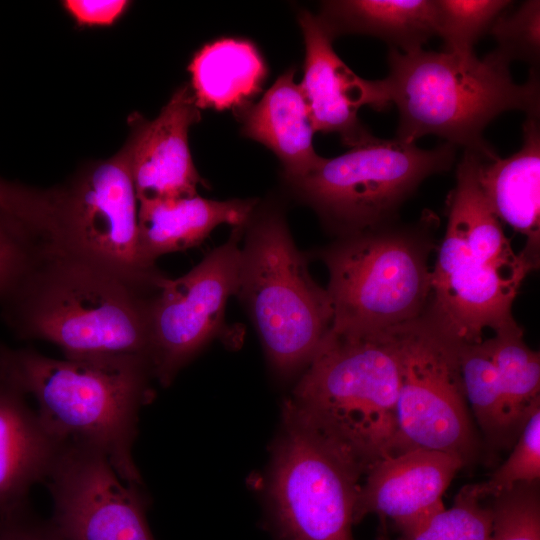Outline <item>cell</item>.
Wrapping results in <instances>:
<instances>
[{
    "label": "cell",
    "instance_id": "6da1fadb",
    "mask_svg": "<svg viewBox=\"0 0 540 540\" xmlns=\"http://www.w3.org/2000/svg\"><path fill=\"white\" fill-rule=\"evenodd\" d=\"M400 374L395 328H329L284 402L362 478L394 454Z\"/></svg>",
    "mask_w": 540,
    "mask_h": 540
},
{
    "label": "cell",
    "instance_id": "7a4b0ae2",
    "mask_svg": "<svg viewBox=\"0 0 540 540\" xmlns=\"http://www.w3.org/2000/svg\"><path fill=\"white\" fill-rule=\"evenodd\" d=\"M147 293L106 267L44 247L2 304L3 316L18 337L49 341L65 358L148 360Z\"/></svg>",
    "mask_w": 540,
    "mask_h": 540
},
{
    "label": "cell",
    "instance_id": "3957f363",
    "mask_svg": "<svg viewBox=\"0 0 540 540\" xmlns=\"http://www.w3.org/2000/svg\"><path fill=\"white\" fill-rule=\"evenodd\" d=\"M0 374L36 399L41 421L59 441L102 451L125 483L142 487L132 448L140 410L153 398L147 358L59 360L1 345Z\"/></svg>",
    "mask_w": 540,
    "mask_h": 540
},
{
    "label": "cell",
    "instance_id": "277c9868",
    "mask_svg": "<svg viewBox=\"0 0 540 540\" xmlns=\"http://www.w3.org/2000/svg\"><path fill=\"white\" fill-rule=\"evenodd\" d=\"M388 75L383 80L390 104L397 107L395 138L415 143L426 135L474 151L496 156L485 141V128L500 114L520 110L540 115L539 70L516 83L510 65L491 52L482 59L423 48L401 52L389 48Z\"/></svg>",
    "mask_w": 540,
    "mask_h": 540
},
{
    "label": "cell",
    "instance_id": "5b68a950",
    "mask_svg": "<svg viewBox=\"0 0 540 540\" xmlns=\"http://www.w3.org/2000/svg\"><path fill=\"white\" fill-rule=\"evenodd\" d=\"M236 295L248 307L274 372L283 379L300 375L328 332L333 310L280 213L266 212L248 226Z\"/></svg>",
    "mask_w": 540,
    "mask_h": 540
},
{
    "label": "cell",
    "instance_id": "8992f818",
    "mask_svg": "<svg viewBox=\"0 0 540 540\" xmlns=\"http://www.w3.org/2000/svg\"><path fill=\"white\" fill-rule=\"evenodd\" d=\"M415 231L384 226L344 236L321 253L330 328L378 332L420 318L431 295L428 249Z\"/></svg>",
    "mask_w": 540,
    "mask_h": 540
},
{
    "label": "cell",
    "instance_id": "52a82bcc",
    "mask_svg": "<svg viewBox=\"0 0 540 540\" xmlns=\"http://www.w3.org/2000/svg\"><path fill=\"white\" fill-rule=\"evenodd\" d=\"M456 152L448 142L422 149L373 136L289 182L346 236L385 226L426 178L452 168Z\"/></svg>",
    "mask_w": 540,
    "mask_h": 540
},
{
    "label": "cell",
    "instance_id": "ba28073f",
    "mask_svg": "<svg viewBox=\"0 0 540 540\" xmlns=\"http://www.w3.org/2000/svg\"><path fill=\"white\" fill-rule=\"evenodd\" d=\"M360 479L284 402L267 496L276 539L355 540Z\"/></svg>",
    "mask_w": 540,
    "mask_h": 540
},
{
    "label": "cell",
    "instance_id": "9c48e42d",
    "mask_svg": "<svg viewBox=\"0 0 540 540\" xmlns=\"http://www.w3.org/2000/svg\"><path fill=\"white\" fill-rule=\"evenodd\" d=\"M395 330L401 374L394 454L421 448L475 463L484 446L465 396L458 343L423 315Z\"/></svg>",
    "mask_w": 540,
    "mask_h": 540
},
{
    "label": "cell",
    "instance_id": "30bf717a",
    "mask_svg": "<svg viewBox=\"0 0 540 540\" xmlns=\"http://www.w3.org/2000/svg\"><path fill=\"white\" fill-rule=\"evenodd\" d=\"M57 250L85 258L154 293L164 276L138 251V200L125 145L58 189Z\"/></svg>",
    "mask_w": 540,
    "mask_h": 540
},
{
    "label": "cell",
    "instance_id": "8fae6325",
    "mask_svg": "<svg viewBox=\"0 0 540 540\" xmlns=\"http://www.w3.org/2000/svg\"><path fill=\"white\" fill-rule=\"evenodd\" d=\"M536 267L522 252L509 256L469 243L447 223L423 316L455 343H479L487 329L495 332L516 323L513 301Z\"/></svg>",
    "mask_w": 540,
    "mask_h": 540
},
{
    "label": "cell",
    "instance_id": "7c38bea8",
    "mask_svg": "<svg viewBox=\"0 0 540 540\" xmlns=\"http://www.w3.org/2000/svg\"><path fill=\"white\" fill-rule=\"evenodd\" d=\"M244 227H236L185 275L164 277L150 296L147 355L153 378L162 386L222 332L226 303L237 292Z\"/></svg>",
    "mask_w": 540,
    "mask_h": 540
},
{
    "label": "cell",
    "instance_id": "4fadbf2b",
    "mask_svg": "<svg viewBox=\"0 0 540 540\" xmlns=\"http://www.w3.org/2000/svg\"><path fill=\"white\" fill-rule=\"evenodd\" d=\"M45 482L49 522L61 540H154L147 497L119 477L102 451L64 443Z\"/></svg>",
    "mask_w": 540,
    "mask_h": 540
},
{
    "label": "cell",
    "instance_id": "5bb4252c",
    "mask_svg": "<svg viewBox=\"0 0 540 540\" xmlns=\"http://www.w3.org/2000/svg\"><path fill=\"white\" fill-rule=\"evenodd\" d=\"M298 21L305 43L304 74L299 84L315 132L337 133L349 146L372 138L360 121L364 106L383 109L390 105L383 80L355 74L333 49V39L317 15L303 10Z\"/></svg>",
    "mask_w": 540,
    "mask_h": 540
},
{
    "label": "cell",
    "instance_id": "9a60e30c",
    "mask_svg": "<svg viewBox=\"0 0 540 540\" xmlns=\"http://www.w3.org/2000/svg\"><path fill=\"white\" fill-rule=\"evenodd\" d=\"M465 467L455 455L412 449L387 456L365 474L357 495L354 522L376 514L401 533L444 509L443 495Z\"/></svg>",
    "mask_w": 540,
    "mask_h": 540
},
{
    "label": "cell",
    "instance_id": "2e32d148",
    "mask_svg": "<svg viewBox=\"0 0 540 540\" xmlns=\"http://www.w3.org/2000/svg\"><path fill=\"white\" fill-rule=\"evenodd\" d=\"M200 118L191 86L184 84L155 119L132 123L126 142L137 200L198 195L202 179L191 157L188 133Z\"/></svg>",
    "mask_w": 540,
    "mask_h": 540
},
{
    "label": "cell",
    "instance_id": "e0dca14e",
    "mask_svg": "<svg viewBox=\"0 0 540 540\" xmlns=\"http://www.w3.org/2000/svg\"><path fill=\"white\" fill-rule=\"evenodd\" d=\"M25 394L0 374V515L28 504L64 445L32 410Z\"/></svg>",
    "mask_w": 540,
    "mask_h": 540
},
{
    "label": "cell",
    "instance_id": "ac0fdd59",
    "mask_svg": "<svg viewBox=\"0 0 540 540\" xmlns=\"http://www.w3.org/2000/svg\"><path fill=\"white\" fill-rule=\"evenodd\" d=\"M256 201H217L199 195L138 200V251L143 264L156 268L158 257L201 244L219 225L244 227Z\"/></svg>",
    "mask_w": 540,
    "mask_h": 540
},
{
    "label": "cell",
    "instance_id": "d6986e66",
    "mask_svg": "<svg viewBox=\"0 0 540 540\" xmlns=\"http://www.w3.org/2000/svg\"><path fill=\"white\" fill-rule=\"evenodd\" d=\"M521 148L506 158L481 157L478 181L499 221L523 234L522 252L538 266L540 244V122L526 116Z\"/></svg>",
    "mask_w": 540,
    "mask_h": 540
},
{
    "label": "cell",
    "instance_id": "ffe728a7",
    "mask_svg": "<svg viewBox=\"0 0 540 540\" xmlns=\"http://www.w3.org/2000/svg\"><path fill=\"white\" fill-rule=\"evenodd\" d=\"M294 75L293 68L284 72L259 102L242 110L243 134L278 157L288 181L308 174L324 159L314 149L308 105Z\"/></svg>",
    "mask_w": 540,
    "mask_h": 540
},
{
    "label": "cell",
    "instance_id": "44dd1931",
    "mask_svg": "<svg viewBox=\"0 0 540 540\" xmlns=\"http://www.w3.org/2000/svg\"><path fill=\"white\" fill-rule=\"evenodd\" d=\"M334 40L345 34L379 38L401 52L422 48L436 36L435 0H335L317 15Z\"/></svg>",
    "mask_w": 540,
    "mask_h": 540
},
{
    "label": "cell",
    "instance_id": "7402d4cb",
    "mask_svg": "<svg viewBox=\"0 0 540 540\" xmlns=\"http://www.w3.org/2000/svg\"><path fill=\"white\" fill-rule=\"evenodd\" d=\"M197 106L245 109L260 91L266 67L250 42L224 38L203 46L188 67Z\"/></svg>",
    "mask_w": 540,
    "mask_h": 540
},
{
    "label": "cell",
    "instance_id": "603a6c76",
    "mask_svg": "<svg viewBox=\"0 0 540 540\" xmlns=\"http://www.w3.org/2000/svg\"><path fill=\"white\" fill-rule=\"evenodd\" d=\"M504 397L507 419L517 438L532 408L540 402V357L523 339L517 323L484 339Z\"/></svg>",
    "mask_w": 540,
    "mask_h": 540
},
{
    "label": "cell",
    "instance_id": "cb8c5ba5",
    "mask_svg": "<svg viewBox=\"0 0 540 540\" xmlns=\"http://www.w3.org/2000/svg\"><path fill=\"white\" fill-rule=\"evenodd\" d=\"M458 360L467 403L484 448L494 452L509 448L517 438L510 429L497 372L484 340L458 344Z\"/></svg>",
    "mask_w": 540,
    "mask_h": 540
},
{
    "label": "cell",
    "instance_id": "d4e9b609",
    "mask_svg": "<svg viewBox=\"0 0 540 540\" xmlns=\"http://www.w3.org/2000/svg\"><path fill=\"white\" fill-rule=\"evenodd\" d=\"M481 501L471 484L465 485L455 496L452 507L399 533L397 540H490L493 512L491 505H483Z\"/></svg>",
    "mask_w": 540,
    "mask_h": 540
},
{
    "label": "cell",
    "instance_id": "484cf974",
    "mask_svg": "<svg viewBox=\"0 0 540 540\" xmlns=\"http://www.w3.org/2000/svg\"><path fill=\"white\" fill-rule=\"evenodd\" d=\"M436 35L446 52L474 55V46L511 5L508 0H435Z\"/></svg>",
    "mask_w": 540,
    "mask_h": 540
},
{
    "label": "cell",
    "instance_id": "4316f807",
    "mask_svg": "<svg viewBox=\"0 0 540 540\" xmlns=\"http://www.w3.org/2000/svg\"><path fill=\"white\" fill-rule=\"evenodd\" d=\"M540 479V402L527 417L513 449L505 462L488 480L471 484L474 494L481 500L494 498L522 483H535Z\"/></svg>",
    "mask_w": 540,
    "mask_h": 540
},
{
    "label": "cell",
    "instance_id": "83f0119b",
    "mask_svg": "<svg viewBox=\"0 0 540 540\" xmlns=\"http://www.w3.org/2000/svg\"><path fill=\"white\" fill-rule=\"evenodd\" d=\"M489 33L496 42L491 51L510 65L519 61L539 70L540 62V1L526 0L512 13L501 14Z\"/></svg>",
    "mask_w": 540,
    "mask_h": 540
},
{
    "label": "cell",
    "instance_id": "f1b7e54d",
    "mask_svg": "<svg viewBox=\"0 0 540 540\" xmlns=\"http://www.w3.org/2000/svg\"><path fill=\"white\" fill-rule=\"evenodd\" d=\"M0 212L21 224L42 242H51L56 237V189L39 190L0 179Z\"/></svg>",
    "mask_w": 540,
    "mask_h": 540
},
{
    "label": "cell",
    "instance_id": "f546056e",
    "mask_svg": "<svg viewBox=\"0 0 540 540\" xmlns=\"http://www.w3.org/2000/svg\"><path fill=\"white\" fill-rule=\"evenodd\" d=\"M490 540H540L539 482L522 483L492 498Z\"/></svg>",
    "mask_w": 540,
    "mask_h": 540
},
{
    "label": "cell",
    "instance_id": "4dcf8cb0",
    "mask_svg": "<svg viewBox=\"0 0 540 540\" xmlns=\"http://www.w3.org/2000/svg\"><path fill=\"white\" fill-rule=\"evenodd\" d=\"M44 245L26 228L0 212V303L6 302L37 262Z\"/></svg>",
    "mask_w": 540,
    "mask_h": 540
},
{
    "label": "cell",
    "instance_id": "1f68e13d",
    "mask_svg": "<svg viewBox=\"0 0 540 540\" xmlns=\"http://www.w3.org/2000/svg\"><path fill=\"white\" fill-rule=\"evenodd\" d=\"M0 540H61L49 520L31 511L28 504L0 515Z\"/></svg>",
    "mask_w": 540,
    "mask_h": 540
},
{
    "label": "cell",
    "instance_id": "d6a6232c",
    "mask_svg": "<svg viewBox=\"0 0 540 540\" xmlns=\"http://www.w3.org/2000/svg\"><path fill=\"white\" fill-rule=\"evenodd\" d=\"M124 0H67L63 5L79 26L114 23L129 6Z\"/></svg>",
    "mask_w": 540,
    "mask_h": 540
},
{
    "label": "cell",
    "instance_id": "836d02e7",
    "mask_svg": "<svg viewBox=\"0 0 540 540\" xmlns=\"http://www.w3.org/2000/svg\"><path fill=\"white\" fill-rule=\"evenodd\" d=\"M380 540H388V539H387V534L385 533V529H384V528H381V537H380Z\"/></svg>",
    "mask_w": 540,
    "mask_h": 540
}]
</instances>
